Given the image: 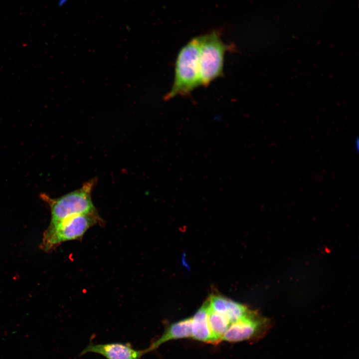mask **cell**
Wrapping results in <instances>:
<instances>
[{
    "label": "cell",
    "mask_w": 359,
    "mask_h": 359,
    "mask_svg": "<svg viewBox=\"0 0 359 359\" xmlns=\"http://www.w3.org/2000/svg\"><path fill=\"white\" fill-rule=\"evenodd\" d=\"M208 320L215 345L221 342V338L230 325L229 321L223 315L208 307Z\"/></svg>",
    "instance_id": "cell-10"
},
{
    "label": "cell",
    "mask_w": 359,
    "mask_h": 359,
    "mask_svg": "<svg viewBox=\"0 0 359 359\" xmlns=\"http://www.w3.org/2000/svg\"><path fill=\"white\" fill-rule=\"evenodd\" d=\"M94 353L102 355L107 359H141L147 353V350H137L129 344L114 343L95 344L90 343L80 353L84 355Z\"/></svg>",
    "instance_id": "cell-6"
},
{
    "label": "cell",
    "mask_w": 359,
    "mask_h": 359,
    "mask_svg": "<svg viewBox=\"0 0 359 359\" xmlns=\"http://www.w3.org/2000/svg\"><path fill=\"white\" fill-rule=\"evenodd\" d=\"M103 223L98 212L69 217L47 228L44 234L43 247L49 250L63 242L80 240L90 228Z\"/></svg>",
    "instance_id": "cell-4"
},
{
    "label": "cell",
    "mask_w": 359,
    "mask_h": 359,
    "mask_svg": "<svg viewBox=\"0 0 359 359\" xmlns=\"http://www.w3.org/2000/svg\"><path fill=\"white\" fill-rule=\"evenodd\" d=\"M96 181V179L90 180L81 187L58 198L42 195L50 208L51 217L48 227L54 226L72 216L97 212L92 199V192Z\"/></svg>",
    "instance_id": "cell-2"
},
{
    "label": "cell",
    "mask_w": 359,
    "mask_h": 359,
    "mask_svg": "<svg viewBox=\"0 0 359 359\" xmlns=\"http://www.w3.org/2000/svg\"><path fill=\"white\" fill-rule=\"evenodd\" d=\"M69 0H58L57 4L59 6H62L65 4Z\"/></svg>",
    "instance_id": "cell-11"
},
{
    "label": "cell",
    "mask_w": 359,
    "mask_h": 359,
    "mask_svg": "<svg viewBox=\"0 0 359 359\" xmlns=\"http://www.w3.org/2000/svg\"><path fill=\"white\" fill-rule=\"evenodd\" d=\"M199 53L198 36L180 49L176 59L174 83L165 99L170 100L178 95L186 96L200 85Z\"/></svg>",
    "instance_id": "cell-1"
},
{
    "label": "cell",
    "mask_w": 359,
    "mask_h": 359,
    "mask_svg": "<svg viewBox=\"0 0 359 359\" xmlns=\"http://www.w3.org/2000/svg\"><path fill=\"white\" fill-rule=\"evenodd\" d=\"M192 317L187 318L170 325L162 336L154 342L147 350L151 352L167 342L177 339L192 338Z\"/></svg>",
    "instance_id": "cell-8"
},
{
    "label": "cell",
    "mask_w": 359,
    "mask_h": 359,
    "mask_svg": "<svg viewBox=\"0 0 359 359\" xmlns=\"http://www.w3.org/2000/svg\"><path fill=\"white\" fill-rule=\"evenodd\" d=\"M208 307L207 300L192 317V339L215 345L208 323Z\"/></svg>",
    "instance_id": "cell-9"
},
{
    "label": "cell",
    "mask_w": 359,
    "mask_h": 359,
    "mask_svg": "<svg viewBox=\"0 0 359 359\" xmlns=\"http://www.w3.org/2000/svg\"><path fill=\"white\" fill-rule=\"evenodd\" d=\"M208 301L209 307L224 316L230 324L242 319L251 311L247 306L220 295H211Z\"/></svg>",
    "instance_id": "cell-7"
},
{
    "label": "cell",
    "mask_w": 359,
    "mask_h": 359,
    "mask_svg": "<svg viewBox=\"0 0 359 359\" xmlns=\"http://www.w3.org/2000/svg\"><path fill=\"white\" fill-rule=\"evenodd\" d=\"M270 327L269 319L258 311L251 310L245 317L230 324L221 341L238 342L258 340L263 337Z\"/></svg>",
    "instance_id": "cell-5"
},
{
    "label": "cell",
    "mask_w": 359,
    "mask_h": 359,
    "mask_svg": "<svg viewBox=\"0 0 359 359\" xmlns=\"http://www.w3.org/2000/svg\"><path fill=\"white\" fill-rule=\"evenodd\" d=\"M198 37L200 85L207 86L223 75L225 53L232 47L222 41L218 31H213Z\"/></svg>",
    "instance_id": "cell-3"
}]
</instances>
